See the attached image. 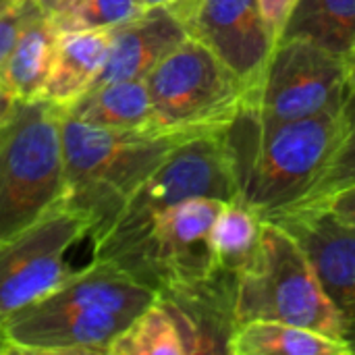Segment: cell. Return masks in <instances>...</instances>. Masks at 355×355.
Listing matches in <instances>:
<instances>
[{"label":"cell","mask_w":355,"mask_h":355,"mask_svg":"<svg viewBox=\"0 0 355 355\" xmlns=\"http://www.w3.org/2000/svg\"><path fill=\"white\" fill-rule=\"evenodd\" d=\"M156 295L114 264L92 258L0 329L8 354L108 355L112 341Z\"/></svg>","instance_id":"obj_1"},{"label":"cell","mask_w":355,"mask_h":355,"mask_svg":"<svg viewBox=\"0 0 355 355\" xmlns=\"http://www.w3.org/2000/svg\"><path fill=\"white\" fill-rule=\"evenodd\" d=\"M341 110L295 121H264L250 110L225 129L239 198L262 218L297 206L320 179L339 137Z\"/></svg>","instance_id":"obj_2"},{"label":"cell","mask_w":355,"mask_h":355,"mask_svg":"<svg viewBox=\"0 0 355 355\" xmlns=\"http://www.w3.org/2000/svg\"><path fill=\"white\" fill-rule=\"evenodd\" d=\"M64 193L60 206L100 237L135 189L158 168L168 152L189 139L164 131H121L81 123L62 110Z\"/></svg>","instance_id":"obj_3"},{"label":"cell","mask_w":355,"mask_h":355,"mask_svg":"<svg viewBox=\"0 0 355 355\" xmlns=\"http://www.w3.org/2000/svg\"><path fill=\"white\" fill-rule=\"evenodd\" d=\"M279 320L345 341V324L322 289L302 245L264 218L258 250L237 275L233 322Z\"/></svg>","instance_id":"obj_4"},{"label":"cell","mask_w":355,"mask_h":355,"mask_svg":"<svg viewBox=\"0 0 355 355\" xmlns=\"http://www.w3.org/2000/svg\"><path fill=\"white\" fill-rule=\"evenodd\" d=\"M239 198V179L225 131L177 144L158 168L135 189L108 229L92 239V258L108 260L129 248L166 208L193 200Z\"/></svg>","instance_id":"obj_5"},{"label":"cell","mask_w":355,"mask_h":355,"mask_svg":"<svg viewBox=\"0 0 355 355\" xmlns=\"http://www.w3.org/2000/svg\"><path fill=\"white\" fill-rule=\"evenodd\" d=\"M62 108L19 102L0 127V241L60 206L64 193Z\"/></svg>","instance_id":"obj_6"},{"label":"cell","mask_w":355,"mask_h":355,"mask_svg":"<svg viewBox=\"0 0 355 355\" xmlns=\"http://www.w3.org/2000/svg\"><path fill=\"white\" fill-rule=\"evenodd\" d=\"M156 127L196 137L231 127L248 102V83L208 46L185 37L148 75Z\"/></svg>","instance_id":"obj_7"},{"label":"cell","mask_w":355,"mask_h":355,"mask_svg":"<svg viewBox=\"0 0 355 355\" xmlns=\"http://www.w3.org/2000/svg\"><path fill=\"white\" fill-rule=\"evenodd\" d=\"M225 202L193 198L160 212L123 252L104 260L154 289L166 293L218 272L210 231Z\"/></svg>","instance_id":"obj_8"},{"label":"cell","mask_w":355,"mask_h":355,"mask_svg":"<svg viewBox=\"0 0 355 355\" xmlns=\"http://www.w3.org/2000/svg\"><path fill=\"white\" fill-rule=\"evenodd\" d=\"M347 60L306 37H283L245 108L264 121H295L341 110L347 96Z\"/></svg>","instance_id":"obj_9"},{"label":"cell","mask_w":355,"mask_h":355,"mask_svg":"<svg viewBox=\"0 0 355 355\" xmlns=\"http://www.w3.org/2000/svg\"><path fill=\"white\" fill-rule=\"evenodd\" d=\"M87 237V225L56 206L46 216L0 241V327L52 293L73 270L67 252Z\"/></svg>","instance_id":"obj_10"},{"label":"cell","mask_w":355,"mask_h":355,"mask_svg":"<svg viewBox=\"0 0 355 355\" xmlns=\"http://www.w3.org/2000/svg\"><path fill=\"white\" fill-rule=\"evenodd\" d=\"M171 10L187 35L227 62L250 92L258 85L277 44L262 17L260 0H179Z\"/></svg>","instance_id":"obj_11"},{"label":"cell","mask_w":355,"mask_h":355,"mask_svg":"<svg viewBox=\"0 0 355 355\" xmlns=\"http://www.w3.org/2000/svg\"><path fill=\"white\" fill-rule=\"evenodd\" d=\"M302 245L322 289L345 324V341L355 354V227L322 206L289 208L266 216Z\"/></svg>","instance_id":"obj_12"},{"label":"cell","mask_w":355,"mask_h":355,"mask_svg":"<svg viewBox=\"0 0 355 355\" xmlns=\"http://www.w3.org/2000/svg\"><path fill=\"white\" fill-rule=\"evenodd\" d=\"M185 37L187 31L171 8L144 10L135 19L110 29L108 58L94 87L125 79H146Z\"/></svg>","instance_id":"obj_13"},{"label":"cell","mask_w":355,"mask_h":355,"mask_svg":"<svg viewBox=\"0 0 355 355\" xmlns=\"http://www.w3.org/2000/svg\"><path fill=\"white\" fill-rule=\"evenodd\" d=\"M110 50V29L60 31L50 71L37 100L69 108L89 92L102 73Z\"/></svg>","instance_id":"obj_14"},{"label":"cell","mask_w":355,"mask_h":355,"mask_svg":"<svg viewBox=\"0 0 355 355\" xmlns=\"http://www.w3.org/2000/svg\"><path fill=\"white\" fill-rule=\"evenodd\" d=\"M202 354L200 335L189 316L168 297L156 295L112 341L108 355Z\"/></svg>","instance_id":"obj_15"},{"label":"cell","mask_w":355,"mask_h":355,"mask_svg":"<svg viewBox=\"0 0 355 355\" xmlns=\"http://www.w3.org/2000/svg\"><path fill=\"white\" fill-rule=\"evenodd\" d=\"M73 119L121 131H160L156 127L150 94L144 79L112 81L85 92L64 108Z\"/></svg>","instance_id":"obj_16"},{"label":"cell","mask_w":355,"mask_h":355,"mask_svg":"<svg viewBox=\"0 0 355 355\" xmlns=\"http://www.w3.org/2000/svg\"><path fill=\"white\" fill-rule=\"evenodd\" d=\"M231 355H352L347 343L322 333L279 322L250 320L235 324L227 341Z\"/></svg>","instance_id":"obj_17"},{"label":"cell","mask_w":355,"mask_h":355,"mask_svg":"<svg viewBox=\"0 0 355 355\" xmlns=\"http://www.w3.org/2000/svg\"><path fill=\"white\" fill-rule=\"evenodd\" d=\"M58 33L54 21L42 10L33 12L23 25L0 75V81L17 96V100H37L52 64Z\"/></svg>","instance_id":"obj_18"},{"label":"cell","mask_w":355,"mask_h":355,"mask_svg":"<svg viewBox=\"0 0 355 355\" xmlns=\"http://www.w3.org/2000/svg\"><path fill=\"white\" fill-rule=\"evenodd\" d=\"M283 37H306L343 56L355 42V0H300Z\"/></svg>","instance_id":"obj_19"},{"label":"cell","mask_w":355,"mask_h":355,"mask_svg":"<svg viewBox=\"0 0 355 355\" xmlns=\"http://www.w3.org/2000/svg\"><path fill=\"white\" fill-rule=\"evenodd\" d=\"M262 225V214L241 198L220 206L210 231V248L218 270L237 277L250 264L260 243Z\"/></svg>","instance_id":"obj_20"},{"label":"cell","mask_w":355,"mask_h":355,"mask_svg":"<svg viewBox=\"0 0 355 355\" xmlns=\"http://www.w3.org/2000/svg\"><path fill=\"white\" fill-rule=\"evenodd\" d=\"M355 185V94L349 92L341 106V125H339V137L333 148V154L316 181V185L310 189V193L293 208L304 206H316L331 198L337 191H343Z\"/></svg>","instance_id":"obj_21"},{"label":"cell","mask_w":355,"mask_h":355,"mask_svg":"<svg viewBox=\"0 0 355 355\" xmlns=\"http://www.w3.org/2000/svg\"><path fill=\"white\" fill-rule=\"evenodd\" d=\"M141 12L137 0H73L52 21L58 31L114 29Z\"/></svg>","instance_id":"obj_22"},{"label":"cell","mask_w":355,"mask_h":355,"mask_svg":"<svg viewBox=\"0 0 355 355\" xmlns=\"http://www.w3.org/2000/svg\"><path fill=\"white\" fill-rule=\"evenodd\" d=\"M40 8L33 4V0H12L2 12H0V75L8 60V54L27 23V19L37 12Z\"/></svg>","instance_id":"obj_23"},{"label":"cell","mask_w":355,"mask_h":355,"mask_svg":"<svg viewBox=\"0 0 355 355\" xmlns=\"http://www.w3.org/2000/svg\"><path fill=\"white\" fill-rule=\"evenodd\" d=\"M300 0H260V8H262V17L270 29V35L275 37V42H279V37L285 31V25L293 12V8L297 6Z\"/></svg>","instance_id":"obj_24"},{"label":"cell","mask_w":355,"mask_h":355,"mask_svg":"<svg viewBox=\"0 0 355 355\" xmlns=\"http://www.w3.org/2000/svg\"><path fill=\"white\" fill-rule=\"evenodd\" d=\"M316 206H322V208L331 210L335 216H339L341 220H345V223L355 227V185L343 189V191L333 193L331 198H327L324 202H320Z\"/></svg>","instance_id":"obj_25"},{"label":"cell","mask_w":355,"mask_h":355,"mask_svg":"<svg viewBox=\"0 0 355 355\" xmlns=\"http://www.w3.org/2000/svg\"><path fill=\"white\" fill-rule=\"evenodd\" d=\"M21 100H17V96L0 81V127L12 116V112L17 110Z\"/></svg>","instance_id":"obj_26"},{"label":"cell","mask_w":355,"mask_h":355,"mask_svg":"<svg viewBox=\"0 0 355 355\" xmlns=\"http://www.w3.org/2000/svg\"><path fill=\"white\" fill-rule=\"evenodd\" d=\"M71 2H73V0H33V4H35L44 15H48L50 19L58 17Z\"/></svg>","instance_id":"obj_27"},{"label":"cell","mask_w":355,"mask_h":355,"mask_svg":"<svg viewBox=\"0 0 355 355\" xmlns=\"http://www.w3.org/2000/svg\"><path fill=\"white\" fill-rule=\"evenodd\" d=\"M137 2L141 4L144 10H148V8H171L179 0H137Z\"/></svg>","instance_id":"obj_28"},{"label":"cell","mask_w":355,"mask_h":355,"mask_svg":"<svg viewBox=\"0 0 355 355\" xmlns=\"http://www.w3.org/2000/svg\"><path fill=\"white\" fill-rule=\"evenodd\" d=\"M347 87H349V92H354L355 94V62L349 67V75H347Z\"/></svg>","instance_id":"obj_29"},{"label":"cell","mask_w":355,"mask_h":355,"mask_svg":"<svg viewBox=\"0 0 355 355\" xmlns=\"http://www.w3.org/2000/svg\"><path fill=\"white\" fill-rule=\"evenodd\" d=\"M8 354V347H6V341H4V337H2V329H0V355Z\"/></svg>","instance_id":"obj_30"},{"label":"cell","mask_w":355,"mask_h":355,"mask_svg":"<svg viewBox=\"0 0 355 355\" xmlns=\"http://www.w3.org/2000/svg\"><path fill=\"white\" fill-rule=\"evenodd\" d=\"M355 62V42L354 46H352V50H349V54H347V67H352Z\"/></svg>","instance_id":"obj_31"},{"label":"cell","mask_w":355,"mask_h":355,"mask_svg":"<svg viewBox=\"0 0 355 355\" xmlns=\"http://www.w3.org/2000/svg\"><path fill=\"white\" fill-rule=\"evenodd\" d=\"M10 2H12V0H0V12H2V10H4V8L10 4Z\"/></svg>","instance_id":"obj_32"}]
</instances>
